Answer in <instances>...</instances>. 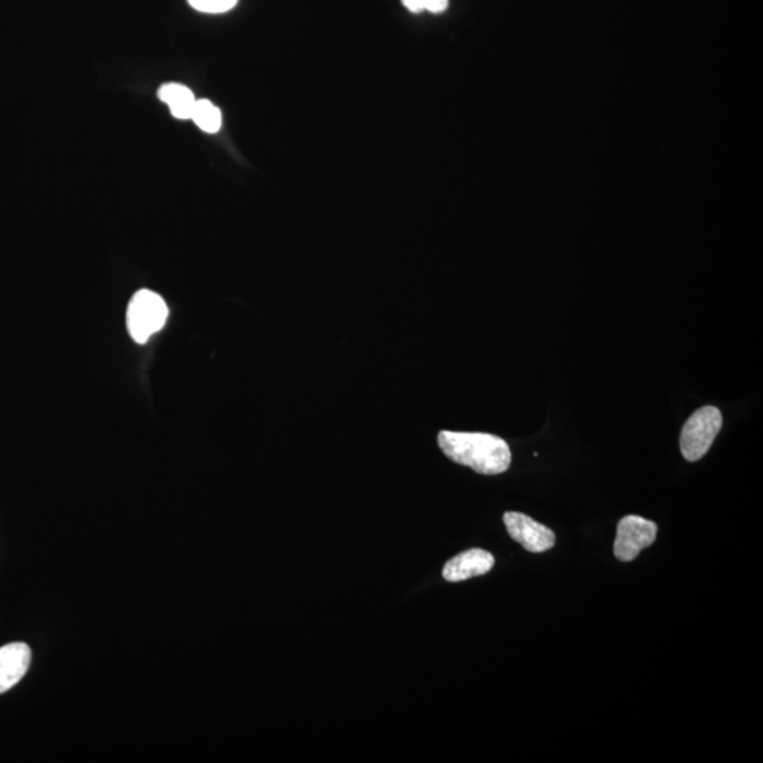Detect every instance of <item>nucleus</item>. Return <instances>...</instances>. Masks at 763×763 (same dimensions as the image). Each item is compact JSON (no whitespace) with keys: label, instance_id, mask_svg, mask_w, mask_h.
Wrapping results in <instances>:
<instances>
[{"label":"nucleus","instance_id":"obj_8","mask_svg":"<svg viewBox=\"0 0 763 763\" xmlns=\"http://www.w3.org/2000/svg\"><path fill=\"white\" fill-rule=\"evenodd\" d=\"M159 100L169 105L170 112L174 118L180 120H187L192 116L194 105H196V96H194L193 91L187 89L186 85L176 84H164L162 89L158 92Z\"/></svg>","mask_w":763,"mask_h":763},{"label":"nucleus","instance_id":"obj_4","mask_svg":"<svg viewBox=\"0 0 763 763\" xmlns=\"http://www.w3.org/2000/svg\"><path fill=\"white\" fill-rule=\"evenodd\" d=\"M658 536V527L652 520L635 515L622 518L616 529L615 557L621 562H634L646 547L652 546Z\"/></svg>","mask_w":763,"mask_h":763},{"label":"nucleus","instance_id":"obj_6","mask_svg":"<svg viewBox=\"0 0 763 763\" xmlns=\"http://www.w3.org/2000/svg\"><path fill=\"white\" fill-rule=\"evenodd\" d=\"M495 565L493 554L483 548H471L447 562L443 568L444 580L459 582L470 580L473 577L487 575Z\"/></svg>","mask_w":763,"mask_h":763},{"label":"nucleus","instance_id":"obj_10","mask_svg":"<svg viewBox=\"0 0 763 763\" xmlns=\"http://www.w3.org/2000/svg\"><path fill=\"white\" fill-rule=\"evenodd\" d=\"M402 3L412 13H441L449 7V0H402Z\"/></svg>","mask_w":763,"mask_h":763},{"label":"nucleus","instance_id":"obj_7","mask_svg":"<svg viewBox=\"0 0 763 763\" xmlns=\"http://www.w3.org/2000/svg\"><path fill=\"white\" fill-rule=\"evenodd\" d=\"M32 663V649L23 641L0 648V694L16 686Z\"/></svg>","mask_w":763,"mask_h":763},{"label":"nucleus","instance_id":"obj_3","mask_svg":"<svg viewBox=\"0 0 763 763\" xmlns=\"http://www.w3.org/2000/svg\"><path fill=\"white\" fill-rule=\"evenodd\" d=\"M722 427V415L716 406H704L694 412L680 435V450L690 463H696L712 449Z\"/></svg>","mask_w":763,"mask_h":763},{"label":"nucleus","instance_id":"obj_11","mask_svg":"<svg viewBox=\"0 0 763 763\" xmlns=\"http://www.w3.org/2000/svg\"><path fill=\"white\" fill-rule=\"evenodd\" d=\"M188 3L203 13H226L235 8L238 0H188Z\"/></svg>","mask_w":763,"mask_h":763},{"label":"nucleus","instance_id":"obj_5","mask_svg":"<svg viewBox=\"0 0 763 763\" xmlns=\"http://www.w3.org/2000/svg\"><path fill=\"white\" fill-rule=\"evenodd\" d=\"M504 523L509 536L528 552H547L556 544V534L552 529L527 517V515L507 512L504 515Z\"/></svg>","mask_w":763,"mask_h":763},{"label":"nucleus","instance_id":"obj_2","mask_svg":"<svg viewBox=\"0 0 763 763\" xmlns=\"http://www.w3.org/2000/svg\"><path fill=\"white\" fill-rule=\"evenodd\" d=\"M167 315V304L162 296L152 290H139L130 300L126 313L130 337L138 344H144L164 327Z\"/></svg>","mask_w":763,"mask_h":763},{"label":"nucleus","instance_id":"obj_1","mask_svg":"<svg viewBox=\"0 0 763 763\" xmlns=\"http://www.w3.org/2000/svg\"><path fill=\"white\" fill-rule=\"evenodd\" d=\"M437 441L441 451L451 461L470 466L478 474H502L512 463V454L507 441L487 432L443 430L439 432Z\"/></svg>","mask_w":763,"mask_h":763},{"label":"nucleus","instance_id":"obj_9","mask_svg":"<svg viewBox=\"0 0 763 763\" xmlns=\"http://www.w3.org/2000/svg\"><path fill=\"white\" fill-rule=\"evenodd\" d=\"M189 119L207 134H217L222 126L221 111L208 100H197Z\"/></svg>","mask_w":763,"mask_h":763}]
</instances>
